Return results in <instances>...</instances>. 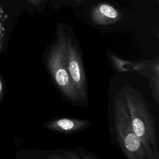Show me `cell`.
Returning a JSON list of instances; mask_svg holds the SVG:
<instances>
[{
	"label": "cell",
	"mask_w": 159,
	"mask_h": 159,
	"mask_svg": "<svg viewBox=\"0 0 159 159\" xmlns=\"http://www.w3.org/2000/svg\"><path fill=\"white\" fill-rule=\"evenodd\" d=\"M67 39L65 32L59 29L55 42L48 51L47 66L53 81L63 96L73 104L83 106L67 69Z\"/></svg>",
	"instance_id": "cell-2"
},
{
	"label": "cell",
	"mask_w": 159,
	"mask_h": 159,
	"mask_svg": "<svg viewBox=\"0 0 159 159\" xmlns=\"http://www.w3.org/2000/svg\"><path fill=\"white\" fill-rule=\"evenodd\" d=\"M113 130L116 141L127 159H146L141 142L132 128L120 91L114 99Z\"/></svg>",
	"instance_id": "cell-3"
},
{
	"label": "cell",
	"mask_w": 159,
	"mask_h": 159,
	"mask_svg": "<svg viewBox=\"0 0 159 159\" xmlns=\"http://www.w3.org/2000/svg\"><path fill=\"white\" fill-rule=\"evenodd\" d=\"M67 69L76 90L83 106L88 105V94L87 80L81 55L70 37L67 39Z\"/></svg>",
	"instance_id": "cell-5"
},
{
	"label": "cell",
	"mask_w": 159,
	"mask_h": 159,
	"mask_svg": "<svg viewBox=\"0 0 159 159\" xmlns=\"http://www.w3.org/2000/svg\"><path fill=\"white\" fill-rule=\"evenodd\" d=\"M111 65L118 72L135 71L149 81L152 96L158 104L159 103V60L156 57L152 60L142 61H131L121 59L114 55H109Z\"/></svg>",
	"instance_id": "cell-4"
},
{
	"label": "cell",
	"mask_w": 159,
	"mask_h": 159,
	"mask_svg": "<svg viewBox=\"0 0 159 159\" xmlns=\"http://www.w3.org/2000/svg\"><path fill=\"white\" fill-rule=\"evenodd\" d=\"M7 18V15L5 13L4 10L0 7V50L2 49L3 45V40L4 37V23Z\"/></svg>",
	"instance_id": "cell-9"
},
{
	"label": "cell",
	"mask_w": 159,
	"mask_h": 159,
	"mask_svg": "<svg viewBox=\"0 0 159 159\" xmlns=\"http://www.w3.org/2000/svg\"><path fill=\"white\" fill-rule=\"evenodd\" d=\"M44 0H27V1L34 6H38L39 5L41 2H42Z\"/></svg>",
	"instance_id": "cell-11"
},
{
	"label": "cell",
	"mask_w": 159,
	"mask_h": 159,
	"mask_svg": "<svg viewBox=\"0 0 159 159\" xmlns=\"http://www.w3.org/2000/svg\"><path fill=\"white\" fill-rule=\"evenodd\" d=\"M91 125L89 120L78 118L59 117L43 124V127L59 134H71L81 131Z\"/></svg>",
	"instance_id": "cell-6"
},
{
	"label": "cell",
	"mask_w": 159,
	"mask_h": 159,
	"mask_svg": "<svg viewBox=\"0 0 159 159\" xmlns=\"http://www.w3.org/2000/svg\"><path fill=\"white\" fill-rule=\"evenodd\" d=\"M2 91H3V85H2V80L0 78V100L2 98Z\"/></svg>",
	"instance_id": "cell-12"
},
{
	"label": "cell",
	"mask_w": 159,
	"mask_h": 159,
	"mask_svg": "<svg viewBox=\"0 0 159 159\" xmlns=\"http://www.w3.org/2000/svg\"><path fill=\"white\" fill-rule=\"evenodd\" d=\"M132 128L140 139L146 159H159L155 120L142 94L129 85L120 89Z\"/></svg>",
	"instance_id": "cell-1"
},
{
	"label": "cell",
	"mask_w": 159,
	"mask_h": 159,
	"mask_svg": "<svg viewBox=\"0 0 159 159\" xmlns=\"http://www.w3.org/2000/svg\"><path fill=\"white\" fill-rule=\"evenodd\" d=\"M76 150L80 154L81 159H96L95 157H94L93 155H92L91 153L84 150L81 147H77L76 148Z\"/></svg>",
	"instance_id": "cell-10"
},
{
	"label": "cell",
	"mask_w": 159,
	"mask_h": 159,
	"mask_svg": "<svg viewBox=\"0 0 159 159\" xmlns=\"http://www.w3.org/2000/svg\"><path fill=\"white\" fill-rule=\"evenodd\" d=\"M73 1L75 2H81L83 1L84 0H73Z\"/></svg>",
	"instance_id": "cell-13"
},
{
	"label": "cell",
	"mask_w": 159,
	"mask_h": 159,
	"mask_svg": "<svg viewBox=\"0 0 159 159\" xmlns=\"http://www.w3.org/2000/svg\"><path fill=\"white\" fill-rule=\"evenodd\" d=\"M42 159H81L78 152L75 150H60L52 151Z\"/></svg>",
	"instance_id": "cell-8"
},
{
	"label": "cell",
	"mask_w": 159,
	"mask_h": 159,
	"mask_svg": "<svg viewBox=\"0 0 159 159\" xmlns=\"http://www.w3.org/2000/svg\"><path fill=\"white\" fill-rule=\"evenodd\" d=\"M90 16L93 22L99 26L114 24L122 18V14L118 9L106 2H100L94 6Z\"/></svg>",
	"instance_id": "cell-7"
}]
</instances>
